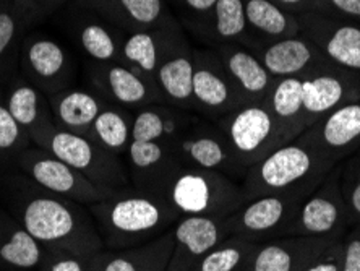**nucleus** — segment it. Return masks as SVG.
<instances>
[{"instance_id": "aec40b11", "label": "nucleus", "mask_w": 360, "mask_h": 271, "mask_svg": "<svg viewBox=\"0 0 360 271\" xmlns=\"http://www.w3.org/2000/svg\"><path fill=\"white\" fill-rule=\"evenodd\" d=\"M311 125V130L300 140L331 158V153L344 150L360 137V104L344 106L333 111L325 120Z\"/></svg>"}, {"instance_id": "5701e85b", "label": "nucleus", "mask_w": 360, "mask_h": 271, "mask_svg": "<svg viewBox=\"0 0 360 271\" xmlns=\"http://www.w3.org/2000/svg\"><path fill=\"white\" fill-rule=\"evenodd\" d=\"M200 120L182 109L145 106L135 111L131 124V140L160 141L169 145L185 130L192 129Z\"/></svg>"}, {"instance_id": "4c0bfd02", "label": "nucleus", "mask_w": 360, "mask_h": 271, "mask_svg": "<svg viewBox=\"0 0 360 271\" xmlns=\"http://www.w3.org/2000/svg\"><path fill=\"white\" fill-rule=\"evenodd\" d=\"M68 2L72 4L73 0H13V5L26 30H28L31 26L44 23L52 15H56L65 7Z\"/></svg>"}, {"instance_id": "c756f323", "label": "nucleus", "mask_w": 360, "mask_h": 271, "mask_svg": "<svg viewBox=\"0 0 360 271\" xmlns=\"http://www.w3.org/2000/svg\"><path fill=\"white\" fill-rule=\"evenodd\" d=\"M257 246L242 236H229L197 260L190 271H237L245 267Z\"/></svg>"}, {"instance_id": "4468645a", "label": "nucleus", "mask_w": 360, "mask_h": 271, "mask_svg": "<svg viewBox=\"0 0 360 271\" xmlns=\"http://www.w3.org/2000/svg\"><path fill=\"white\" fill-rule=\"evenodd\" d=\"M2 99L8 113L36 146L57 127L49 98L23 77L10 80Z\"/></svg>"}, {"instance_id": "a211bd4d", "label": "nucleus", "mask_w": 360, "mask_h": 271, "mask_svg": "<svg viewBox=\"0 0 360 271\" xmlns=\"http://www.w3.org/2000/svg\"><path fill=\"white\" fill-rule=\"evenodd\" d=\"M49 101L56 125L80 135H88L93 122L108 106L91 88H78L77 84L54 94Z\"/></svg>"}, {"instance_id": "49530a36", "label": "nucleus", "mask_w": 360, "mask_h": 271, "mask_svg": "<svg viewBox=\"0 0 360 271\" xmlns=\"http://www.w3.org/2000/svg\"><path fill=\"white\" fill-rule=\"evenodd\" d=\"M279 2L288 4V5H297V4H300V2H302V0H279Z\"/></svg>"}, {"instance_id": "f704fd0d", "label": "nucleus", "mask_w": 360, "mask_h": 271, "mask_svg": "<svg viewBox=\"0 0 360 271\" xmlns=\"http://www.w3.org/2000/svg\"><path fill=\"white\" fill-rule=\"evenodd\" d=\"M214 33L221 39H232L243 33L247 25L243 0H218L213 8Z\"/></svg>"}, {"instance_id": "7ed1b4c3", "label": "nucleus", "mask_w": 360, "mask_h": 271, "mask_svg": "<svg viewBox=\"0 0 360 271\" xmlns=\"http://www.w3.org/2000/svg\"><path fill=\"white\" fill-rule=\"evenodd\" d=\"M331 161L300 138L289 141L247 169L243 194L247 201L273 194H311L323 184Z\"/></svg>"}, {"instance_id": "a878e982", "label": "nucleus", "mask_w": 360, "mask_h": 271, "mask_svg": "<svg viewBox=\"0 0 360 271\" xmlns=\"http://www.w3.org/2000/svg\"><path fill=\"white\" fill-rule=\"evenodd\" d=\"M131 124H134V114H130V111L108 103L93 122L86 137L104 150L122 156L131 143Z\"/></svg>"}, {"instance_id": "1a4fd4ad", "label": "nucleus", "mask_w": 360, "mask_h": 271, "mask_svg": "<svg viewBox=\"0 0 360 271\" xmlns=\"http://www.w3.org/2000/svg\"><path fill=\"white\" fill-rule=\"evenodd\" d=\"M311 194H273L248 200L226 218L227 229L231 236H242L255 244L273 241Z\"/></svg>"}, {"instance_id": "37998d69", "label": "nucleus", "mask_w": 360, "mask_h": 271, "mask_svg": "<svg viewBox=\"0 0 360 271\" xmlns=\"http://www.w3.org/2000/svg\"><path fill=\"white\" fill-rule=\"evenodd\" d=\"M216 2H218V0H182L185 8L192 10L195 13L213 12Z\"/></svg>"}, {"instance_id": "a18cd8bd", "label": "nucleus", "mask_w": 360, "mask_h": 271, "mask_svg": "<svg viewBox=\"0 0 360 271\" xmlns=\"http://www.w3.org/2000/svg\"><path fill=\"white\" fill-rule=\"evenodd\" d=\"M351 206L352 210L356 211L357 215H360V179L356 187L352 189V194H351Z\"/></svg>"}, {"instance_id": "b1692460", "label": "nucleus", "mask_w": 360, "mask_h": 271, "mask_svg": "<svg viewBox=\"0 0 360 271\" xmlns=\"http://www.w3.org/2000/svg\"><path fill=\"white\" fill-rule=\"evenodd\" d=\"M46 248L10 218H0V262L15 270L39 268Z\"/></svg>"}, {"instance_id": "6ab92c4d", "label": "nucleus", "mask_w": 360, "mask_h": 271, "mask_svg": "<svg viewBox=\"0 0 360 271\" xmlns=\"http://www.w3.org/2000/svg\"><path fill=\"white\" fill-rule=\"evenodd\" d=\"M73 5L91 10L109 23L141 31L156 26L164 17V0H73Z\"/></svg>"}, {"instance_id": "ddd939ff", "label": "nucleus", "mask_w": 360, "mask_h": 271, "mask_svg": "<svg viewBox=\"0 0 360 271\" xmlns=\"http://www.w3.org/2000/svg\"><path fill=\"white\" fill-rule=\"evenodd\" d=\"M333 237H279L258 244L243 271H304Z\"/></svg>"}, {"instance_id": "f8f14e48", "label": "nucleus", "mask_w": 360, "mask_h": 271, "mask_svg": "<svg viewBox=\"0 0 360 271\" xmlns=\"http://www.w3.org/2000/svg\"><path fill=\"white\" fill-rule=\"evenodd\" d=\"M112 23L91 10L72 4L67 17V31L82 56L93 63L122 62V44Z\"/></svg>"}, {"instance_id": "473e14b6", "label": "nucleus", "mask_w": 360, "mask_h": 271, "mask_svg": "<svg viewBox=\"0 0 360 271\" xmlns=\"http://www.w3.org/2000/svg\"><path fill=\"white\" fill-rule=\"evenodd\" d=\"M31 145L30 137L8 113L4 99H0V159L17 166L20 155Z\"/></svg>"}, {"instance_id": "412c9836", "label": "nucleus", "mask_w": 360, "mask_h": 271, "mask_svg": "<svg viewBox=\"0 0 360 271\" xmlns=\"http://www.w3.org/2000/svg\"><path fill=\"white\" fill-rule=\"evenodd\" d=\"M193 108L201 109L205 114L219 115V119L239 108L234 83L219 68L206 63L205 57L195 62Z\"/></svg>"}, {"instance_id": "393cba45", "label": "nucleus", "mask_w": 360, "mask_h": 271, "mask_svg": "<svg viewBox=\"0 0 360 271\" xmlns=\"http://www.w3.org/2000/svg\"><path fill=\"white\" fill-rule=\"evenodd\" d=\"M193 73L195 61L190 56H166L158 67L155 83L172 104L182 109L193 108Z\"/></svg>"}, {"instance_id": "6e6552de", "label": "nucleus", "mask_w": 360, "mask_h": 271, "mask_svg": "<svg viewBox=\"0 0 360 271\" xmlns=\"http://www.w3.org/2000/svg\"><path fill=\"white\" fill-rule=\"evenodd\" d=\"M17 168L26 179L41 189L84 206L98 203L117 192L98 187L70 164L36 145H31L21 153Z\"/></svg>"}, {"instance_id": "2f4dec72", "label": "nucleus", "mask_w": 360, "mask_h": 271, "mask_svg": "<svg viewBox=\"0 0 360 271\" xmlns=\"http://www.w3.org/2000/svg\"><path fill=\"white\" fill-rule=\"evenodd\" d=\"M344 88L341 82L335 77H316L304 80V114L309 117H320L328 111L335 109L342 99Z\"/></svg>"}, {"instance_id": "f3484780", "label": "nucleus", "mask_w": 360, "mask_h": 271, "mask_svg": "<svg viewBox=\"0 0 360 271\" xmlns=\"http://www.w3.org/2000/svg\"><path fill=\"white\" fill-rule=\"evenodd\" d=\"M340 200L330 184L320 185L300 205L297 213L279 232V237H331L341 221Z\"/></svg>"}, {"instance_id": "79ce46f5", "label": "nucleus", "mask_w": 360, "mask_h": 271, "mask_svg": "<svg viewBox=\"0 0 360 271\" xmlns=\"http://www.w3.org/2000/svg\"><path fill=\"white\" fill-rule=\"evenodd\" d=\"M193 262L190 260L188 257H185L184 253H180L179 251L174 248V253H172V258L171 262H169V267L166 271H190L193 267Z\"/></svg>"}, {"instance_id": "9b49d317", "label": "nucleus", "mask_w": 360, "mask_h": 271, "mask_svg": "<svg viewBox=\"0 0 360 271\" xmlns=\"http://www.w3.org/2000/svg\"><path fill=\"white\" fill-rule=\"evenodd\" d=\"M88 87L105 103L122 109H140L160 98L156 84L122 62L91 63L86 68Z\"/></svg>"}, {"instance_id": "f257e3e1", "label": "nucleus", "mask_w": 360, "mask_h": 271, "mask_svg": "<svg viewBox=\"0 0 360 271\" xmlns=\"http://www.w3.org/2000/svg\"><path fill=\"white\" fill-rule=\"evenodd\" d=\"M21 189L18 221L46 251L77 255L104 251L96 222L86 206L47 192L26 177Z\"/></svg>"}, {"instance_id": "9d476101", "label": "nucleus", "mask_w": 360, "mask_h": 271, "mask_svg": "<svg viewBox=\"0 0 360 271\" xmlns=\"http://www.w3.org/2000/svg\"><path fill=\"white\" fill-rule=\"evenodd\" d=\"M174 158L188 168L218 171L226 175H245L219 127L198 122L169 143Z\"/></svg>"}, {"instance_id": "dca6fc26", "label": "nucleus", "mask_w": 360, "mask_h": 271, "mask_svg": "<svg viewBox=\"0 0 360 271\" xmlns=\"http://www.w3.org/2000/svg\"><path fill=\"white\" fill-rule=\"evenodd\" d=\"M176 239L172 229L143 246L104 251L93 255L91 271H166L171 262Z\"/></svg>"}, {"instance_id": "7c9ffc66", "label": "nucleus", "mask_w": 360, "mask_h": 271, "mask_svg": "<svg viewBox=\"0 0 360 271\" xmlns=\"http://www.w3.org/2000/svg\"><path fill=\"white\" fill-rule=\"evenodd\" d=\"M311 61V51L300 39H284L269 46L263 56V65L268 73L292 77L304 70Z\"/></svg>"}, {"instance_id": "c85d7f7f", "label": "nucleus", "mask_w": 360, "mask_h": 271, "mask_svg": "<svg viewBox=\"0 0 360 271\" xmlns=\"http://www.w3.org/2000/svg\"><path fill=\"white\" fill-rule=\"evenodd\" d=\"M226 73L248 96H262L269 84V73L250 52L231 49L224 56Z\"/></svg>"}, {"instance_id": "2eb2a0df", "label": "nucleus", "mask_w": 360, "mask_h": 271, "mask_svg": "<svg viewBox=\"0 0 360 271\" xmlns=\"http://www.w3.org/2000/svg\"><path fill=\"white\" fill-rule=\"evenodd\" d=\"M125 156L131 185L158 195H162L174 172L182 166L166 143L160 141L131 140Z\"/></svg>"}, {"instance_id": "c9c22d12", "label": "nucleus", "mask_w": 360, "mask_h": 271, "mask_svg": "<svg viewBox=\"0 0 360 271\" xmlns=\"http://www.w3.org/2000/svg\"><path fill=\"white\" fill-rule=\"evenodd\" d=\"M326 52L344 67L360 68V30L354 26L336 30L328 41Z\"/></svg>"}, {"instance_id": "72a5a7b5", "label": "nucleus", "mask_w": 360, "mask_h": 271, "mask_svg": "<svg viewBox=\"0 0 360 271\" xmlns=\"http://www.w3.org/2000/svg\"><path fill=\"white\" fill-rule=\"evenodd\" d=\"M26 26L15 8L13 0L8 7H0V63L15 62L20 57V36Z\"/></svg>"}, {"instance_id": "58836bf2", "label": "nucleus", "mask_w": 360, "mask_h": 271, "mask_svg": "<svg viewBox=\"0 0 360 271\" xmlns=\"http://www.w3.org/2000/svg\"><path fill=\"white\" fill-rule=\"evenodd\" d=\"M93 255H77L63 251H46L39 271H91Z\"/></svg>"}, {"instance_id": "39448f33", "label": "nucleus", "mask_w": 360, "mask_h": 271, "mask_svg": "<svg viewBox=\"0 0 360 271\" xmlns=\"http://www.w3.org/2000/svg\"><path fill=\"white\" fill-rule=\"evenodd\" d=\"M240 166H253L269 153L289 143L271 109L260 104H243L218 120Z\"/></svg>"}, {"instance_id": "c03bdc74", "label": "nucleus", "mask_w": 360, "mask_h": 271, "mask_svg": "<svg viewBox=\"0 0 360 271\" xmlns=\"http://www.w3.org/2000/svg\"><path fill=\"white\" fill-rule=\"evenodd\" d=\"M331 2L342 12L360 17V0H331Z\"/></svg>"}, {"instance_id": "cd10ccee", "label": "nucleus", "mask_w": 360, "mask_h": 271, "mask_svg": "<svg viewBox=\"0 0 360 271\" xmlns=\"http://www.w3.org/2000/svg\"><path fill=\"white\" fill-rule=\"evenodd\" d=\"M162 58L161 42L158 39L156 31H135L127 36L122 44V63L131 67L153 83Z\"/></svg>"}, {"instance_id": "a19ab883", "label": "nucleus", "mask_w": 360, "mask_h": 271, "mask_svg": "<svg viewBox=\"0 0 360 271\" xmlns=\"http://www.w3.org/2000/svg\"><path fill=\"white\" fill-rule=\"evenodd\" d=\"M341 271H360V239H352L344 247Z\"/></svg>"}, {"instance_id": "20e7f679", "label": "nucleus", "mask_w": 360, "mask_h": 271, "mask_svg": "<svg viewBox=\"0 0 360 271\" xmlns=\"http://www.w3.org/2000/svg\"><path fill=\"white\" fill-rule=\"evenodd\" d=\"M162 195L182 216H210L226 220L245 203L242 185L218 171L180 166Z\"/></svg>"}, {"instance_id": "0eeeda50", "label": "nucleus", "mask_w": 360, "mask_h": 271, "mask_svg": "<svg viewBox=\"0 0 360 271\" xmlns=\"http://www.w3.org/2000/svg\"><path fill=\"white\" fill-rule=\"evenodd\" d=\"M21 75L47 98L75 87L77 62L68 47L47 31H33L21 41Z\"/></svg>"}, {"instance_id": "ea45409f", "label": "nucleus", "mask_w": 360, "mask_h": 271, "mask_svg": "<svg viewBox=\"0 0 360 271\" xmlns=\"http://www.w3.org/2000/svg\"><path fill=\"white\" fill-rule=\"evenodd\" d=\"M342 255L340 246L335 242L320 252L311 262L307 265L304 271H341Z\"/></svg>"}, {"instance_id": "4be33fe9", "label": "nucleus", "mask_w": 360, "mask_h": 271, "mask_svg": "<svg viewBox=\"0 0 360 271\" xmlns=\"http://www.w3.org/2000/svg\"><path fill=\"white\" fill-rule=\"evenodd\" d=\"M176 251L195 263L231 236L226 221L210 216H182L172 227Z\"/></svg>"}, {"instance_id": "e433bc0d", "label": "nucleus", "mask_w": 360, "mask_h": 271, "mask_svg": "<svg viewBox=\"0 0 360 271\" xmlns=\"http://www.w3.org/2000/svg\"><path fill=\"white\" fill-rule=\"evenodd\" d=\"M245 17L247 23L273 36L283 34L288 28L285 15L269 0H247Z\"/></svg>"}, {"instance_id": "423d86ee", "label": "nucleus", "mask_w": 360, "mask_h": 271, "mask_svg": "<svg viewBox=\"0 0 360 271\" xmlns=\"http://www.w3.org/2000/svg\"><path fill=\"white\" fill-rule=\"evenodd\" d=\"M39 148H44L63 163L70 164L98 187L120 190L131 185L129 171L120 161V156L104 150L86 135L56 127Z\"/></svg>"}, {"instance_id": "f03ea898", "label": "nucleus", "mask_w": 360, "mask_h": 271, "mask_svg": "<svg viewBox=\"0 0 360 271\" xmlns=\"http://www.w3.org/2000/svg\"><path fill=\"white\" fill-rule=\"evenodd\" d=\"M104 247L110 251L143 246L172 229L179 211L166 196L145 192L134 185L88 206Z\"/></svg>"}, {"instance_id": "bb28decb", "label": "nucleus", "mask_w": 360, "mask_h": 271, "mask_svg": "<svg viewBox=\"0 0 360 271\" xmlns=\"http://www.w3.org/2000/svg\"><path fill=\"white\" fill-rule=\"evenodd\" d=\"M269 109L283 127L285 137L292 141L295 135L305 130L300 115L304 114V80L297 77H285L274 88Z\"/></svg>"}]
</instances>
